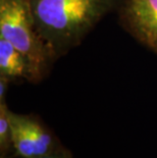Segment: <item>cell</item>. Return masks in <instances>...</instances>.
<instances>
[{
  "mask_svg": "<svg viewBox=\"0 0 157 158\" xmlns=\"http://www.w3.org/2000/svg\"><path fill=\"white\" fill-rule=\"evenodd\" d=\"M0 76L10 82L26 80L35 83L28 58L3 37H0Z\"/></svg>",
  "mask_w": 157,
  "mask_h": 158,
  "instance_id": "cell-5",
  "label": "cell"
},
{
  "mask_svg": "<svg viewBox=\"0 0 157 158\" xmlns=\"http://www.w3.org/2000/svg\"><path fill=\"white\" fill-rule=\"evenodd\" d=\"M6 102H0V158L13 157L12 131Z\"/></svg>",
  "mask_w": 157,
  "mask_h": 158,
  "instance_id": "cell-6",
  "label": "cell"
},
{
  "mask_svg": "<svg viewBox=\"0 0 157 158\" xmlns=\"http://www.w3.org/2000/svg\"><path fill=\"white\" fill-rule=\"evenodd\" d=\"M0 37L28 58L35 83L47 76L55 59L37 32L29 0H0Z\"/></svg>",
  "mask_w": 157,
  "mask_h": 158,
  "instance_id": "cell-2",
  "label": "cell"
},
{
  "mask_svg": "<svg viewBox=\"0 0 157 158\" xmlns=\"http://www.w3.org/2000/svg\"><path fill=\"white\" fill-rule=\"evenodd\" d=\"M118 10L126 31L157 54V0H122Z\"/></svg>",
  "mask_w": 157,
  "mask_h": 158,
  "instance_id": "cell-4",
  "label": "cell"
},
{
  "mask_svg": "<svg viewBox=\"0 0 157 158\" xmlns=\"http://www.w3.org/2000/svg\"><path fill=\"white\" fill-rule=\"evenodd\" d=\"M13 157L40 158L62 148L54 132L35 114L9 111Z\"/></svg>",
  "mask_w": 157,
  "mask_h": 158,
  "instance_id": "cell-3",
  "label": "cell"
},
{
  "mask_svg": "<svg viewBox=\"0 0 157 158\" xmlns=\"http://www.w3.org/2000/svg\"><path fill=\"white\" fill-rule=\"evenodd\" d=\"M40 158H73V156L71 151L68 149H66V148L63 146L60 149L56 150L54 152H51L47 154V155L42 156Z\"/></svg>",
  "mask_w": 157,
  "mask_h": 158,
  "instance_id": "cell-7",
  "label": "cell"
},
{
  "mask_svg": "<svg viewBox=\"0 0 157 158\" xmlns=\"http://www.w3.org/2000/svg\"><path fill=\"white\" fill-rule=\"evenodd\" d=\"M36 30L55 60L79 46L122 0H29Z\"/></svg>",
  "mask_w": 157,
  "mask_h": 158,
  "instance_id": "cell-1",
  "label": "cell"
},
{
  "mask_svg": "<svg viewBox=\"0 0 157 158\" xmlns=\"http://www.w3.org/2000/svg\"><path fill=\"white\" fill-rule=\"evenodd\" d=\"M11 158H15V157H11Z\"/></svg>",
  "mask_w": 157,
  "mask_h": 158,
  "instance_id": "cell-9",
  "label": "cell"
},
{
  "mask_svg": "<svg viewBox=\"0 0 157 158\" xmlns=\"http://www.w3.org/2000/svg\"><path fill=\"white\" fill-rule=\"evenodd\" d=\"M9 83L10 81L8 79L0 76V102H5L6 92H7Z\"/></svg>",
  "mask_w": 157,
  "mask_h": 158,
  "instance_id": "cell-8",
  "label": "cell"
}]
</instances>
